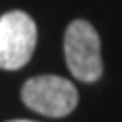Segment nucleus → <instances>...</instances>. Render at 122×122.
Segmentation results:
<instances>
[{"mask_svg": "<svg viewBox=\"0 0 122 122\" xmlns=\"http://www.w3.org/2000/svg\"><path fill=\"white\" fill-rule=\"evenodd\" d=\"M23 103L44 116L61 118L71 114L78 105V92L74 84L63 76L42 74L29 78L21 88Z\"/></svg>", "mask_w": 122, "mask_h": 122, "instance_id": "obj_2", "label": "nucleus"}, {"mask_svg": "<svg viewBox=\"0 0 122 122\" xmlns=\"http://www.w3.org/2000/svg\"><path fill=\"white\" fill-rule=\"evenodd\" d=\"M65 61L71 74L80 82H95L103 74L101 42L92 23L84 19L72 21L65 30Z\"/></svg>", "mask_w": 122, "mask_h": 122, "instance_id": "obj_1", "label": "nucleus"}, {"mask_svg": "<svg viewBox=\"0 0 122 122\" xmlns=\"http://www.w3.org/2000/svg\"><path fill=\"white\" fill-rule=\"evenodd\" d=\"M36 46V25L25 11H8L0 17V69L25 67Z\"/></svg>", "mask_w": 122, "mask_h": 122, "instance_id": "obj_3", "label": "nucleus"}, {"mask_svg": "<svg viewBox=\"0 0 122 122\" xmlns=\"http://www.w3.org/2000/svg\"><path fill=\"white\" fill-rule=\"evenodd\" d=\"M8 122H34V120H8Z\"/></svg>", "mask_w": 122, "mask_h": 122, "instance_id": "obj_4", "label": "nucleus"}]
</instances>
